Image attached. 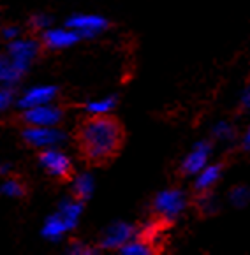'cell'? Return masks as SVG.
Wrapping results in <instances>:
<instances>
[{
	"label": "cell",
	"mask_w": 250,
	"mask_h": 255,
	"mask_svg": "<svg viewBox=\"0 0 250 255\" xmlns=\"http://www.w3.org/2000/svg\"><path fill=\"white\" fill-rule=\"evenodd\" d=\"M123 130L108 115H90L78 130V144L83 157L92 164H101L118 151Z\"/></svg>",
	"instance_id": "cell-1"
},
{
	"label": "cell",
	"mask_w": 250,
	"mask_h": 255,
	"mask_svg": "<svg viewBox=\"0 0 250 255\" xmlns=\"http://www.w3.org/2000/svg\"><path fill=\"white\" fill-rule=\"evenodd\" d=\"M187 208V199L182 190L178 188H168L157 194V197L153 199V210L164 220L171 222L178 218Z\"/></svg>",
	"instance_id": "cell-2"
},
{
	"label": "cell",
	"mask_w": 250,
	"mask_h": 255,
	"mask_svg": "<svg viewBox=\"0 0 250 255\" xmlns=\"http://www.w3.org/2000/svg\"><path fill=\"white\" fill-rule=\"evenodd\" d=\"M39 162L42 167L48 171V174L58 178V180H67L72 174V164L71 158L65 153L53 148H42V151L39 153Z\"/></svg>",
	"instance_id": "cell-3"
},
{
	"label": "cell",
	"mask_w": 250,
	"mask_h": 255,
	"mask_svg": "<svg viewBox=\"0 0 250 255\" xmlns=\"http://www.w3.org/2000/svg\"><path fill=\"white\" fill-rule=\"evenodd\" d=\"M21 120L30 127H53L62 120V111L48 104L34 106L26 108V111L21 115Z\"/></svg>",
	"instance_id": "cell-4"
},
{
	"label": "cell",
	"mask_w": 250,
	"mask_h": 255,
	"mask_svg": "<svg viewBox=\"0 0 250 255\" xmlns=\"http://www.w3.org/2000/svg\"><path fill=\"white\" fill-rule=\"evenodd\" d=\"M108 19L97 14H76L67 21V26L78 32L81 37H93L108 28Z\"/></svg>",
	"instance_id": "cell-5"
},
{
	"label": "cell",
	"mask_w": 250,
	"mask_h": 255,
	"mask_svg": "<svg viewBox=\"0 0 250 255\" xmlns=\"http://www.w3.org/2000/svg\"><path fill=\"white\" fill-rule=\"evenodd\" d=\"M136 236V229L131 224L125 222H116V224L109 225L108 229L102 233L101 238V247L106 250H115V248H122L129 240Z\"/></svg>",
	"instance_id": "cell-6"
},
{
	"label": "cell",
	"mask_w": 250,
	"mask_h": 255,
	"mask_svg": "<svg viewBox=\"0 0 250 255\" xmlns=\"http://www.w3.org/2000/svg\"><path fill=\"white\" fill-rule=\"evenodd\" d=\"M23 139L30 146L35 148H53L64 141V134L53 127H30L23 132Z\"/></svg>",
	"instance_id": "cell-7"
},
{
	"label": "cell",
	"mask_w": 250,
	"mask_h": 255,
	"mask_svg": "<svg viewBox=\"0 0 250 255\" xmlns=\"http://www.w3.org/2000/svg\"><path fill=\"white\" fill-rule=\"evenodd\" d=\"M210 153H212V144L208 141H199L194 144L187 157L182 162V173L187 176H192V174H198L206 164H208Z\"/></svg>",
	"instance_id": "cell-8"
},
{
	"label": "cell",
	"mask_w": 250,
	"mask_h": 255,
	"mask_svg": "<svg viewBox=\"0 0 250 255\" xmlns=\"http://www.w3.org/2000/svg\"><path fill=\"white\" fill-rule=\"evenodd\" d=\"M79 39H81V35L72 28H55V30L44 32V35H42L44 44L51 49L69 48V46L76 44Z\"/></svg>",
	"instance_id": "cell-9"
},
{
	"label": "cell",
	"mask_w": 250,
	"mask_h": 255,
	"mask_svg": "<svg viewBox=\"0 0 250 255\" xmlns=\"http://www.w3.org/2000/svg\"><path fill=\"white\" fill-rule=\"evenodd\" d=\"M222 176V167L219 164H212L208 165L206 164L205 167L201 169L198 173V178H196V190L199 192H208L210 188L213 187V185L217 183V181L221 180Z\"/></svg>",
	"instance_id": "cell-10"
},
{
	"label": "cell",
	"mask_w": 250,
	"mask_h": 255,
	"mask_svg": "<svg viewBox=\"0 0 250 255\" xmlns=\"http://www.w3.org/2000/svg\"><path fill=\"white\" fill-rule=\"evenodd\" d=\"M56 94V88L53 87H39L30 90L25 97L21 99V106L23 108H34V106H42L48 104Z\"/></svg>",
	"instance_id": "cell-11"
},
{
	"label": "cell",
	"mask_w": 250,
	"mask_h": 255,
	"mask_svg": "<svg viewBox=\"0 0 250 255\" xmlns=\"http://www.w3.org/2000/svg\"><path fill=\"white\" fill-rule=\"evenodd\" d=\"M120 254L123 255H150L153 254V247L148 241V238H143L136 234L132 240H129L127 243L120 248Z\"/></svg>",
	"instance_id": "cell-12"
},
{
	"label": "cell",
	"mask_w": 250,
	"mask_h": 255,
	"mask_svg": "<svg viewBox=\"0 0 250 255\" xmlns=\"http://www.w3.org/2000/svg\"><path fill=\"white\" fill-rule=\"evenodd\" d=\"M93 178L90 174H79L74 180V197L79 201L88 199L93 192Z\"/></svg>",
	"instance_id": "cell-13"
},
{
	"label": "cell",
	"mask_w": 250,
	"mask_h": 255,
	"mask_svg": "<svg viewBox=\"0 0 250 255\" xmlns=\"http://www.w3.org/2000/svg\"><path fill=\"white\" fill-rule=\"evenodd\" d=\"M67 229H71V225H69L67 222L64 220V217L58 213V215H55V217H51L48 220V224H46V227H44V236L55 240V238L62 236V234H64Z\"/></svg>",
	"instance_id": "cell-14"
},
{
	"label": "cell",
	"mask_w": 250,
	"mask_h": 255,
	"mask_svg": "<svg viewBox=\"0 0 250 255\" xmlns=\"http://www.w3.org/2000/svg\"><path fill=\"white\" fill-rule=\"evenodd\" d=\"M115 106H116L115 97H104V99H97V101L88 102L85 109L90 115H108Z\"/></svg>",
	"instance_id": "cell-15"
},
{
	"label": "cell",
	"mask_w": 250,
	"mask_h": 255,
	"mask_svg": "<svg viewBox=\"0 0 250 255\" xmlns=\"http://www.w3.org/2000/svg\"><path fill=\"white\" fill-rule=\"evenodd\" d=\"M213 135H215V139H219V141L228 143V141L235 139L236 132L231 124H228V122H219V124L213 127Z\"/></svg>",
	"instance_id": "cell-16"
},
{
	"label": "cell",
	"mask_w": 250,
	"mask_h": 255,
	"mask_svg": "<svg viewBox=\"0 0 250 255\" xmlns=\"http://www.w3.org/2000/svg\"><path fill=\"white\" fill-rule=\"evenodd\" d=\"M229 201L233 203V206L243 208L250 203V190L247 187H235L229 195Z\"/></svg>",
	"instance_id": "cell-17"
},
{
	"label": "cell",
	"mask_w": 250,
	"mask_h": 255,
	"mask_svg": "<svg viewBox=\"0 0 250 255\" xmlns=\"http://www.w3.org/2000/svg\"><path fill=\"white\" fill-rule=\"evenodd\" d=\"M199 206L205 213H213L217 210V203L213 199V195H205L201 201H199Z\"/></svg>",
	"instance_id": "cell-18"
},
{
	"label": "cell",
	"mask_w": 250,
	"mask_h": 255,
	"mask_svg": "<svg viewBox=\"0 0 250 255\" xmlns=\"http://www.w3.org/2000/svg\"><path fill=\"white\" fill-rule=\"evenodd\" d=\"M4 192L9 195H23V192H25V188L21 187V185L18 183V181H7L4 187Z\"/></svg>",
	"instance_id": "cell-19"
},
{
	"label": "cell",
	"mask_w": 250,
	"mask_h": 255,
	"mask_svg": "<svg viewBox=\"0 0 250 255\" xmlns=\"http://www.w3.org/2000/svg\"><path fill=\"white\" fill-rule=\"evenodd\" d=\"M240 106H242L243 111H250V85L243 88L242 97H240Z\"/></svg>",
	"instance_id": "cell-20"
},
{
	"label": "cell",
	"mask_w": 250,
	"mask_h": 255,
	"mask_svg": "<svg viewBox=\"0 0 250 255\" xmlns=\"http://www.w3.org/2000/svg\"><path fill=\"white\" fill-rule=\"evenodd\" d=\"M71 250L74 252V254H92V250H88V247L83 243H72Z\"/></svg>",
	"instance_id": "cell-21"
},
{
	"label": "cell",
	"mask_w": 250,
	"mask_h": 255,
	"mask_svg": "<svg viewBox=\"0 0 250 255\" xmlns=\"http://www.w3.org/2000/svg\"><path fill=\"white\" fill-rule=\"evenodd\" d=\"M242 144H243V150H245V151H250V127L247 128L245 135H243Z\"/></svg>",
	"instance_id": "cell-22"
},
{
	"label": "cell",
	"mask_w": 250,
	"mask_h": 255,
	"mask_svg": "<svg viewBox=\"0 0 250 255\" xmlns=\"http://www.w3.org/2000/svg\"><path fill=\"white\" fill-rule=\"evenodd\" d=\"M9 101H11L9 92H0V108H4L5 104H9Z\"/></svg>",
	"instance_id": "cell-23"
},
{
	"label": "cell",
	"mask_w": 250,
	"mask_h": 255,
	"mask_svg": "<svg viewBox=\"0 0 250 255\" xmlns=\"http://www.w3.org/2000/svg\"><path fill=\"white\" fill-rule=\"evenodd\" d=\"M34 23H35V26H46L49 23V18H46V16H37V18H34Z\"/></svg>",
	"instance_id": "cell-24"
}]
</instances>
